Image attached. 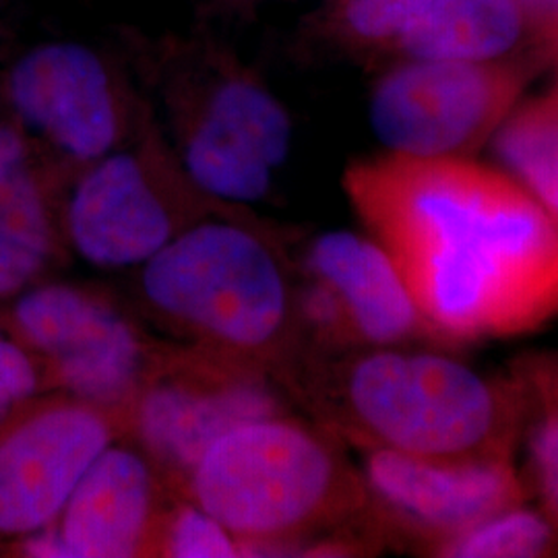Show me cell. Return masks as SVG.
<instances>
[{
    "label": "cell",
    "instance_id": "cell-1",
    "mask_svg": "<svg viewBox=\"0 0 558 558\" xmlns=\"http://www.w3.org/2000/svg\"><path fill=\"white\" fill-rule=\"evenodd\" d=\"M345 184L428 331L515 338L558 319V221L518 180L453 156L396 154L360 163Z\"/></svg>",
    "mask_w": 558,
    "mask_h": 558
},
{
    "label": "cell",
    "instance_id": "cell-2",
    "mask_svg": "<svg viewBox=\"0 0 558 558\" xmlns=\"http://www.w3.org/2000/svg\"><path fill=\"white\" fill-rule=\"evenodd\" d=\"M195 505L244 546H274L317 527L348 500L327 440L278 414L244 422L191 470Z\"/></svg>",
    "mask_w": 558,
    "mask_h": 558
},
{
    "label": "cell",
    "instance_id": "cell-3",
    "mask_svg": "<svg viewBox=\"0 0 558 558\" xmlns=\"http://www.w3.org/2000/svg\"><path fill=\"white\" fill-rule=\"evenodd\" d=\"M345 399L380 447L422 458L507 456L518 426L509 391L428 352L362 356L348 373Z\"/></svg>",
    "mask_w": 558,
    "mask_h": 558
},
{
    "label": "cell",
    "instance_id": "cell-4",
    "mask_svg": "<svg viewBox=\"0 0 558 558\" xmlns=\"http://www.w3.org/2000/svg\"><path fill=\"white\" fill-rule=\"evenodd\" d=\"M141 288L161 317L230 350L253 352L288 319V286L276 255L253 232L199 223L143 265Z\"/></svg>",
    "mask_w": 558,
    "mask_h": 558
},
{
    "label": "cell",
    "instance_id": "cell-5",
    "mask_svg": "<svg viewBox=\"0 0 558 558\" xmlns=\"http://www.w3.org/2000/svg\"><path fill=\"white\" fill-rule=\"evenodd\" d=\"M525 66L420 60L387 73L371 100L373 129L401 156L440 158L478 147L515 106Z\"/></svg>",
    "mask_w": 558,
    "mask_h": 558
},
{
    "label": "cell",
    "instance_id": "cell-6",
    "mask_svg": "<svg viewBox=\"0 0 558 558\" xmlns=\"http://www.w3.org/2000/svg\"><path fill=\"white\" fill-rule=\"evenodd\" d=\"M110 442L112 428L92 403L52 405L17 424L0 439V534L50 527Z\"/></svg>",
    "mask_w": 558,
    "mask_h": 558
},
{
    "label": "cell",
    "instance_id": "cell-7",
    "mask_svg": "<svg viewBox=\"0 0 558 558\" xmlns=\"http://www.w3.org/2000/svg\"><path fill=\"white\" fill-rule=\"evenodd\" d=\"M364 474L375 497L435 546L518 507L525 495L507 456L422 458L379 447L368 453Z\"/></svg>",
    "mask_w": 558,
    "mask_h": 558
},
{
    "label": "cell",
    "instance_id": "cell-8",
    "mask_svg": "<svg viewBox=\"0 0 558 558\" xmlns=\"http://www.w3.org/2000/svg\"><path fill=\"white\" fill-rule=\"evenodd\" d=\"M21 336L57 364L77 398L112 405L137 385L143 345L129 320L71 286H44L15 306Z\"/></svg>",
    "mask_w": 558,
    "mask_h": 558
},
{
    "label": "cell",
    "instance_id": "cell-9",
    "mask_svg": "<svg viewBox=\"0 0 558 558\" xmlns=\"http://www.w3.org/2000/svg\"><path fill=\"white\" fill-rule=\"evenodd\" d=\"M9 96L21 119L75 160H100L119 135L106 66L81 44H46L25 54Z\"/></svg>",
    "mask_w": 558,
    "mask_h": 558
},
{
    "label": "cell",
    "instance_id": "cell-10",
    "mask_svg": "<svg viewBox=\"0 0 558 558\" xmlns=\"http://www.w3.org/2000/svg\"><path fill=\"white\" fill-rule=\"evenodd\" d=\"M69 234L83 259L101 269L140 267L172 240V218L140 160L104 156L69 205Z\"/></svg>",
    "mask_w": 558,
    "mask_h": 558
},
{
    "label": "cell",
    "instance_id": "cell-11",
    "mask_svg": "<svg viewBox=\"0 0 558 558\" xmlns=\"http://www.w3.org/2000/svg\"><path fill=\"white\" fill-rule=\"evenodd\" d=\"M278 412L274 396L257 380H160L145 391L137 410L143 445L161 463L189 472L228 430Z\"/></svg>",
    "mask_w": 558,
    "mask_h": 558
},
{
    "label": "cell",
    "instance_id": "cell-12",
    "mask_svg": "<svg viewBox=\"0 0 558 558\" xmlns=\"http://www.w3.org/2000/svg\"><path fill=\"white\" fill-rule=\"evenodd\" d=\"M154 509L147 461L126 447L108 445L83 474L52 527L69 558L140 555Z\"/></svg>",
    "mask_w": 558,
    "mask_h": 558
},
{
    "label": "cell",
    "instance_id": "cell-13",
    "mask_svg": "<svg viewBox=\"0 0 558 558\" xmlns=\"http://www.w3.org/2000/svg\"><path fill=\"white\" fill-rule=\"evenodd\" d=\"M308 267L338 299L348 329L377 345L426 327L398 265L379 242L354 232H325L311 244Z\"/></svg>",
    "mask_w": 558,
    "mask_h": 558
},
{
    "label": "cell",
    "instance_id": "cell-14",
    "mask_svg": "<svg viewBox=\"0 0 558 558\" xmlns=\"http://www.w3.org/2000/svg\"><path fill=\"white\" fill-rule=\"evenodd\" d=\"M523 29L515 0H433L399 44L418 60L484 62L513 48Z\"/></svg>",
    "mask_w": 558,
    "mask_h": 558
},
{
    "label": "cell",
    "instance_id": "cell-15",
    "mask_svg": "<svg viewBox=\"0 0 558 558\" xmlns=\"http://www.w3.org/2000/svg\"><path fill=\"white\" fill-rule=\"evenodd\" d=\"M48 253V216L23 141L0 126V296L29 283Z\"/></svg>",
    "mask_w": 558,
    "mask_h": 558
},
{
    "label": "cell",
    "instance_id": "cell-16",
    "mask_svg": "<svg viewBox=\"0 0 558 558\" xmlns=\"http://www.w3.org/2000/svg\"><path fill=\"white\" fill-rule=\"evenodd\" d=\"M497 154L558 221V89L525 104L505 122Z\"/></svg>",
    "mask_w": 558,
    "mask_h": 558
},
{
    "label": "cell",
    "instance_id": "cell-17",
    "mask_svg": "<svg viewBox=\"0 0 558 558\" xmlns=\"http://www.w3.org/2000/svg\"><path fill=\"white\" fill-rule=\"evenodd\" d=\"M184 166L193 182L218 199L257 203L271 189L274 168L207 117L184 147Z\"/></svg>",
    "mask_w": 558,
    "mask_h": 558
},
{
    "label": "cell",
    "instance_id": "cell-18",
    "mask_svg": "<svg viewBox=\"0 0 558 558\" xmlns=\"http://www.w3.org/2000/svg\"><path fill=\"white\" fill-rule=\"evenodd\" d=\"M205 117L248 145L271 168L281 166L292 145V122L267 89L251 81H226L209 98Z\"/></svg>",
    "mask_w": 558,
    "mask_h": 558
},
{
    "label": "cell",
    "instance_id": "cell-19",
    "mask_svg": "<svg viewBox=\"0 0 558 558\" xmlns=\"http://www.w3.org/2000/svg\"><path fill=\"white\" fill-rule=\"evenodd\" d=\"M439 557L532 558L558 555V521L518 507L505 509L435 546Z\"/></svg>",
    "mask_w": 558,
    "mask_h": 558
},
{
    "label": "cell",
    "instance_id": "cell-20",
    "mask_svg": "<svg viewBox=\"0 0 558 558\" xmlns=\"http://www.w3.org/2000/svg\"><path fill=\"white\" fill-rule=\"evenodd\" d=\"M433 0H343L341 21L364 44L398 40Z\"/></svg>",
    "mask_w": 558,
    "mask_h": 558
},
{
    "label": "cell",
    "instance_id": "cell-21",
    "mask_svg": "<svg viewBox=\"0 0 558 558\" xmlns=\"http://www.w3.org/2000/svg\"><path fill=\"white\" fill-rule=\"evenodd\" d=\"M166 550L177 558L239 557L242 544L220 521L207 515L197 505L182 509L166 536Z\"/></svg>",
    "mask_w": 558,
    "mask_h": 558
},
{
    "label": "cell",
    "instance_id": "cell-22",
    "mask_svg": "<svg viewBox=\"0 0 558 558\" xmlns=\"http://www.w3.org/2000/svg\"><path fill=\"white\" fill-rule=\"evenodd\" d=\"M530 465L539 497L558 521V403L548 408L530 435Z\"/></svg>",
    "mask_w": 558,
    "mask_h": 558
},
{
    "label": "cell",
    "instance_id": "cell-23",
    "mask_svg": "<svg viewBox=\"0 0 558 558\" xmlns=\"http://www.w3.org/2000/svg\"><path fill=\"white\" fill-rule=\"evenodd\" d=\"M38 387V375L20 345L0 339V422L29 398Z\"/></svg>",
    "mask_w": 558,
    "mask_h": 558
},
{
    "label": "cell",
    "instance_id": "cell-24",
    "mask_svg": "<svg viewBox=\"0 0 558 558\" xmlns=\"http://www.w3.org/2000/svg\"><path fill=\"white\" fill-rule=\"evenodd\" d=\"M539 54L558 66V0H515Z\"/></svg>",
    "mask_w": 558,
    "mask_h": 558
}]
</instances>
